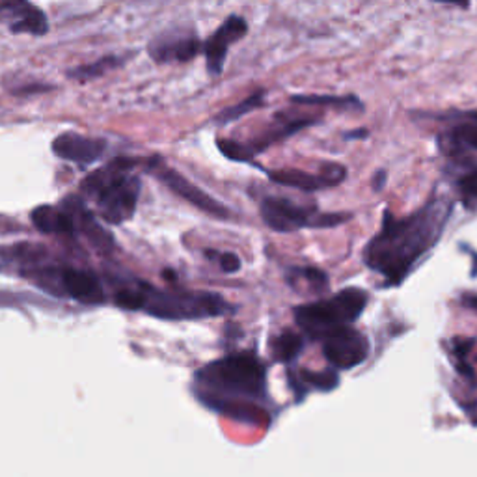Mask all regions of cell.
I'll return each mask as SVG.
<instances>
[{
  "mask_svg": "<svg viewBox=\"0 0 477 477\" xmlns=\"http://www.w3.org/2000/svg\"><path fill=\"white\" fill-rule=\"evenodd\" d=\"M58 286L64 295L83 304H103L105 293L97 280V276L88 270L78 269H62L58 274Z\"/></svg>",
  "mask_w": 477,
  "mask_h": 477,
  "instance_id": "cell-15",
  "label": "cell"
},
{
  "mask_svg": "<svg viewBox=\"0 0 477 477\" xmlns=\"http://www.w3.org/2000/svg\"><path fill=\"white\" fill-rule=\"evenodd\" d=\"M461 304L472 311H477V295L475 293H466L461 297Z\"/></svg>",
  "mask_w": 477,
  "mask_h": 477,
  "instance_id": "cell-26",
  "label": "cell"
},
{
  "mask_svg": "<svg viewBox=\"0 0 477 477\" xmlns=\"http://www.w3.org/2000/svg\"><path fill=\"white\" fill-rule=\"evenodd\" d=\"M263 99H265V92H256L252 94L250 97H247L245 101L237 103V105H231L229 108L222 110L218 116H215V124H220V126H226L229 122H235V119H241L243 116L254 112L256 108H259L263 105Z\"/></svg>",
  "mask_w": 477,
  "mask_h": 477,
  "instance_id": "cell-22",
  "label": "cell"
},
{
  "mask_svg": "<svg viewBox=\"0 0 477 477\" xmlns=\"http://www.w3.org/2000/svg\"><path fill=\"white\" fill-rule=\"evenodd\" d=\"M53 153L67 163L92 165L97 163L107 151V140L92 138L78 133H62L51 144Z\"/></svg>",
  "mask_w": 477,
  "mask_h": 477,
  "instance_id": "cell-13",
  "label": "cell"
},
{
  "mask_svg": "<svg viewBox=\"0 0 477 477\" xmlns=\"http://www.w3.org/2000/svg\"><path fill=\"white\" fill-rule=\"evenodd\" d=\"M147 170L157 176V179L161 181L163 185H167L172 192H176L179 198H183L185 202H188L190 206H194L196 209H200L208 215H211L213 218H220V220H228L229 209L226 206H222L215 198H211L206 190H202L198 185H194L192 181H188L185 176H181L178 170L168 168L163 165V161L158 157L149 158V165Z\"/></svg>",
  "mask_w": 477,
  "mask_h": 477,
  "instance_id": "cell-7",
  "label": "cell"
},
{
  "mask_svg": "<svg viewBox=\"0 0 477 477\" xmlns=\"http://www.w3.org/2000/svg\"><path fill=\"white\" fill-rule=\"evenodd\" d=\"M442 137V149L477 151V112L459 114L453 122H450V127Z\"/></svg>",
  "mask_w": 477,
  "mask_h": 477,
  "instance_id": "cell-18",
  "label": "cell"
},
{
  "mask_svg": "<svg viewBox=\"0 0 477 477\" xmlns=\"http://www.w3.org/2000/svg\"><path fill=\"white\" fill-rule=\"evenodd\" d=\"M137 163H142L140 158L117 157L81 183V190L94 200L105 222L117 226L133 218L142 188L140 179L133 174Z\"/></svg>",
  "mask_w": 477,
  "mask_h": 477,
  "instance_id": "cell-3",
  "label": "cell"
},
{
  "mask_svg": "<svg viewBox=\"0 0 477 477\" xmlns=\"http://www.w3.org/2000/svg\"><path fill=\"white\" fill-rule=\"evenodd\" d=\"M453 211V202L444 194L431 200L412 215L395 218L388 209L382 226L364 249V263L384 278L386 286H400L414 265L441 241Z\"/></svg>",
  "mask_w": 477,
  "mask_h": 477,
  "instance_id": "cell-1",
  "label": "cell"
},
{
  "mask_svg": "<svg viewBox=\"0 0 477 477\" xmlns=\"http://www.w3.org/2000/svg\"><path fill=\"white\" fill-rule=\"evenodd\" d=\"M370 302V295L364 289L347 288L330 299L308 302L293 310L295 321L311 340L323 341L329 334L349 329L358 321Z\"/></svg>",
  "mask_w": 477,
  "mask_h": 477,
  "instance_id": "cell-4",
  "label": "cell"
},
{
  "mask_svg": "<svg viewBox=\"0 0 477 477\" xmlns=\"http://www.w3.org/2000/svg\"><path fill=\"white\" fill-rule=\"evenodd\" d=\"M124 64V58L119 56H105L94 64H86V66H78L71 71H67V76L69 78H75V81H81V83H86V81H92V78H97V76H103L105 73L116 69Z\"/></svg>",
  "mask_w": 477,
  "mask_h": 477,
  "instance_id": "cell-21",
  "label": "cell"
},
{
  "mask_svg": "<svg viewBox=\"0 0 477 477\" xmlns=\"http://www.w3.org/2000/svg\"><path fill=\"white\" fill-rule=\"evenodd\" d=\"M272 356L276 362L289 364L302 352L304 349V338L295 330H284L272 340Z\"/></svg>",
  "mask_w": 477,
  "mask_h": 477,
  "instance_id": "cell-20",
  "label": "cell"
},
{
  "mask_svg": "<svg viewBox=\"0 0 477 477\" xmlns=\"http://www.w3.org/2000/svg\"><path fill=\"white\" fill-rule=\"evenodd\" d=\"M64 204L67 206V209H69V211L73 213V217H75L76 231H81L96 249L108 252V250L114 247L112 237L107 233V229H103V228L97 224V220H96L94 215L86 209V206H85V202L81 200V198H76V196L66 198Z\"/></svg>",
  "mask_w": 477,
  "mask_h": 477,
  "instance_id": "cell-17",
  "label": "cell"
},
{
  "mask_svg": "<svg viewBox=\"0 0 477 477\" xmlns=\"http://www.w3.org/2000/svg\"><path fill=\"white\" fill-rule=\"evenodd\" d=\"M30 220L37 231L46 235H76L75 217L64 202L60 206H37L32 209Z\"/></svg>",
  "mask_w": 477,
  "mask_h": 477,
  "instance_id": "cell-16",
  "label": "cell"
},
{
  "mask_svg": "<svg viewBox=\"0 0 477 477\" xmlns=\"http://www.w3.org/2000/svg\"><path fill=\"white\" fill-rule=\"evenodd\" d=\"M261 218L263 222L278 233H291L304 228H334L350 218L343 213H320L315 208L299 206L288 198L269 196L261 202Z\"/></svg>",
  "mask_w": 477,
  "mask_h": 477,
  "instance_id": "cell-6",
  "label": "cell"
},
{
  "mask_svg": "<svg viewBox=\"0 0 477 477\" xmlns=\"http://www.w3.org/2000/svg\"><path fill=\"white\" fill-rule=\"evenodd\" d=\"M288 282L297 291L323 293L329 288V276L315 267H291L288 270Z\"/></svg>",
  "mask_w": 477,
  "mask_h": 477,
  "instance_id": "cell-19",
  "label": "cell"
},
{
  "mask_svg": "<svg viewBox=\"0 0 477 477\" xmlns=\"http://www.w3.org/2000/svg\"><path fill=\"white\" fill-rule=\"evenodd\" d=\"M204 44L194 30L170 28L147 44V55L157 64H183L202 53Z\"/></svg>",
  "mask_w": 477,
  "mask_h": 477,
  "instance_id": "cell-8",
  "label": "cell"
},
{
  "mask_svg": "<svg viewBox=\"0 0 477 477\" xmlns=\"http://www.w3.org/2000/svg\"><path fill=\"white\" fill-rule=\"evenodd\" d=\"M249 32V25L243 17L229 15L218 30L204 44V55H206V66L211 76H218L224 69L228 49L231 44L243 39Z\"/></svg>",
  "mask_w": 477,
  "mask_h": 477,
  "instance_id": "cell-11",
  "label": "cell"
},
{
  "mask_svg": "<svg viewBox=\"0 0 477 477\" xmlns=\"http://www.w3.org/2000/svg\"><path fill=\"white\" fill-rule=\"evenodd\" d=\"M0 21H3L12 34L44 36L49 32V21L44 10L23 0H6L0 3Z\"/></svg>",
  "mask_w": 477,
  "mask_h": 477,
  "instance_id": "cell-14",
  "label": "cell"
},
{
  "mask_svg": "<svg viewBox=\"0 0 477 477\" xmlns=\"http://www.w3.org/2000/svg\"><path fill=\"white\" fill-rule=\"evenodd\" d=\"M299 379L306 386L315 388V390H323V391H330V390H334L340 384V377H338V373L334 370H327V371H308V370H302L299 373Z\"/></svg>",
  "mask_w": 477,
  "mask_h": 477,
  "instance_id": "cell-23",
  "label": "cell"
},
{
  "mask_svg": "<svg viewBox=\"0 0 477 477\" xmlns=\"http://www.w3.org/2000/svg\"><path fill=\"white\" fill-rule=\"evenodd\" d=\"M345 176H347V170L340 163H325L321 165L317 174H310V172L297 170V168H282V170L269 172V179L272 183L306 190V192L336 187L345 179Z\"/></svg>",
  "mask_w": 477,
  "mask_h": 477,
  "instance_id": "cell-10",
  "label": "cell"
},
{
  "mask_svg": "<svg viewBox=\"0 0 477 477\" xmlns=\"http://www.w3.org/2000/svg\"><path fill=\"white\" fill-rule=\"evenodd\" d=\"M196 400L235 421L269 425L259 405L267 397V368L254 352H235L215 360L194 375Z\"/></svg>",
  "mask_w": 477,
  "mask_h": 477,
  "instance_id": "cell-2",
  "label": "cell"
},
{
  "mask_svg": "<svg viewBox=\"0 0 477 477\" xmlns=\"http://www.w3.org/2000/svg\"><path fill=\"white\" fill-rule=\"evenodd\" d=\"M295 103H302V105H325V107H338V108H350V110H358L362 108L360 101L356 97H320V96H299L293 97Z\"/></svg>",
  "mask_w": 477,
  "mask_h": 477,
  "instance_id": "cell-24",
  "label": "cell"
},
{
  "mask_svg": "<svg viewBox=\"0 0 477 477\" xmlns=\"http://www.w3.org/2000/svg\"><path fill=\"white\" fill-rule=\"evenodd\" d=\"M323 354L336 370H352L370 356L368 338L354 329H341L329 334L323 341Z\"/></svg>",
  "mask_w": 477,
  "mask_h": 477,
  "instance_id": "cell-9",
  "label": "cell"
},
{
  "mask_svg": "<svg viewBox=\"0 0 477 477\" xmlns=\"http://www.w3.org/2000/svg\"><path fill=\"white\" fill-rule=\"evenodd\" d=\"M142 291V311L168 321L206 320L218 317L233 310L217 293H192V291H163L146 282H138Z\"/></svg>",
  "mask_w": 477,
  "mask_h": 477,
  "instance_id": "cell-5",
  "label": "cell"
},
{
  "mask_svg": "<svg viewBox=\"0 0 477 477\" xmlns=\"http://www.w3.org/2000/svg\"><path fill=\"white\" fill-rule=\"evenodd\" d=\"M206 258L208 259H211V261H215V263H218L220 265V269L224 270V272H228V274H231V272H237L238 269H241V259H238V256L237 254H233V252H217V250H206Z\"/></svg>",
  "mask_w": 477,
  "mask_h": 477,
  "instance_id": "cell-25",
  "label": "cell"
},
{
  "mask_svg": "<svg viewBox=\"0 0 477 477\" xmlns=\"http://www.w3.org/2000/svg\"><path fill=\"white\" fill-rule=\"evenodd\" d=\"M450 161V176L461 202L468 211H477V158L462 149H442Z\"/></svg>",
  "mask_w": 477,
  "mask_h": 477,
  "instance_id": "cell-12",
  "label": "cell"
}]
</instances>
